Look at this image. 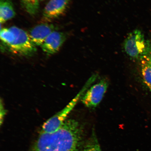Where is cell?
<instances>
[{
	"instance_id": "2",
	"label": "cell",
	"mask_w": 151,
	"mask_h": 151,
	"mask_svg": "<svg viewBox=\"0 0 151 151\" xmlns=\"http://www.w3.org/2000/svg\"><path fill=\"white\" fill-rule=\"evenodd\" d=\"M99 76L94 74L87 81L86 83L76 97L63 109L49 119L43 124L41 133H52L58 131L67 120L68 115L81 99L83 94L97 80Z\"/></svg>"
},
{
	"instance_id": "10",
	"label": "cell",
	"mask_w": 151,
	"mask_h": 151,
	"mask_svg": "<svg viewBox=\"0 0 151 151\" xmlns=\"http://www.w3.org/2000/svg\"><path fill=\"white\" fill-rule=\"evenodd\" d=\"M15 15L16 13L11 0H1L0 21L1 23H5L14 18Z\"/></svg>"
},
{
	"instance_id": "12",
	"label": "cell",
	"mask_w": 151,
	"mask_h": 151,
	"mask_svg": "<svg viewBox=\"0 0 151 151\" xmlns=\"http://www.w3.org/2000/svg\"><path fill=\"white\" fill-rule=\"evenodd\" d=\"M0 37L3 43L9 47L14 42L15 35L9 28H3L1 30Z\"/></svg>"
},
{
	"instance_id": "8",
	"label": "cell",
	"mask_w": 151,
	"mask_h": 151,
	"mask_svg": "<svg viewBox=\"0 0 151 151\" xmlns=\"http://www.w3.org/2000/svg\"><path fill=\"white\" fill-rule=\"evenodd\" d=\"M55 27L53 24H42L32 28L28 34L36 46H41L47 37L55 31Z\"/></svg>"
},
{
	"instance_id": "7",
	"label": "cell",
	"mask_w": 151,
	"mask_h": 151,
	"mask_svg": "<svg viewBox=\"0 0 151 151\" xmlns=\"http://www.w3.org/2000/svg\"><path fill=\"white\" fill-rule=\"evenodd\" d=\"M66 39L65 34L55 31L47 37L41 46L45 53L53 54L60 50Z\"/></svg>"
},
{
	"instance_id": "4",
	"label": "cell",
	"mask_w": 151,
	"mask_h": 151,
	"mask_svg": "<svg viewBox=\"0 0 151 151\" xmlns=\"http://www.w3.org/2000/svg\"><path fill=\"white\" fill-rule=\"evenodd\" d=\"M14 34L15 38L9 47L14 54L24 56H30L36 52V46L30 38L29 34L16 26L9 28Z\"/></svg>"
},
{
	"instance_id": "11",
	"label": "cell",
	"mask_w": 151,
	"mask_h": 151,
	"mask_svg": "<svg viewBox=\"0 0 151 151\" xmlns=\"http://www.w3.org/2000/svg\"><path fill=\"white\" fill-rule=\"evenodd\" d=\"M26 10L30 14H35L38 11L39 1L37 0H21Z\"/></svg>"
},
{
	"instance_id": "3",
	"label": "cell",
	"mask_w": 151,
	"mask_h": 151,
	"mask_svg": "<svg viewBox=\"0 0 151 151\" xmlns=\"http://www.w3.org/2000/svg\"><path fill=\"white\" fill-rule=\"evenodd\" d=\"M150 45L145 40L140 30L135 29L130 33L124 41V52L133 59H139L148 51Z\"/></svg>"
},
{
	"instance_id": "14",
	"label": "cell",
	"mask_w": 151,
	"mask_h": 151,
	"mask_svg": "<svg viewBox=\"0 0 151 151\" xmlns=\"http://www.w3.org/2000/svg\"><path fill=\"white\" fill-rule=\"evenodd\" d=\"M0 118H1V124L3 122L4 118L6 114V111L4 107L3 106V104L2 103V101L1 102V108H0Z\"/></svg>"
},
{
	"instance_id": "5",
	"label": "cell",
	"mask_w": 151,
	"mask_h": 151,
	"mask_svg": "<svg viewBox=\"0 0 151 151\" xmlns=\"http://www.w3.org/2000/svg\"><path fill=\"white\" fill-rule=\"evenodd\" d=\"M109 81L103 78L88 88L83 94L81 101L88 108H95L102 100L109 86Z\"/></svg>"
},
{
	"instance_id": "15",
	"label": "cell",
	"mask_w": 151,
	"mask_h": 151,
	"mask_svg": "<svg viewBox=\"0 0 151 151\" xmlns=\"http://www.w3.org/2000/svg\"><path fill=\"white\" fill-rule=\"evenodd\" d=\"M37 1H42V0H37Z\"/></svg>"
},
{
	"instance_id": "13",
	"label": "cell",
	"mask_w": 151,
	"mask_h": 151,
	"mask_svg": "<svg viewBox=\"0 0 151 151\" xmlns=\"http://www.w3.org/2000/svg\"><path fill=\"white\" fill-rule=\"evenodd\" d=\"M83 151H101L97 138L94 133H92Z\"/></svg>"
},
{
	"instance_id": "6",
	"label": "cell",
	"mask_w": 151,
	"mask_h": 151,
	"mask_svg": "<svg viewBox=\"0 0 151 151\" xmlns=\"http://www.w3.org/2000/svg\"><path fill=\"white\" fill-rule=\"evenodd\" d=\"M70 0H50L43 10V18L47 21L54 19L63 14Z\"/></svg>"
},
{
	"instance_id": "1",
	"label": "cell",
	"mask_w": 151,
	"mask_h": 151,
	"mask_svg": "<svg viewBox=\"0 0 151 151\" xmlns=\"http://www.w3.org/2000/svg\"><path fill=\"white\" fill-rule=\"evenodd\" d=\"M82 134V126L78 122L67 119L54 133L41 132L32 151H78Z\"/></svg>"
},
{
	"instance_id": "9",
	"label": "cell",
	"mask_w": 151,
	"mask_h": 151,
	"mask_svg": "<svg viewBox=\"0 0 151 151\" xmlns=\"http://www.w3.org/2000/svg\"><path fill=\"white\" fill-rule=\"evenodd\" d=\"M141 71L143 82L151 91V46L141 58Z\"/></svg>"
}]
</instances>
